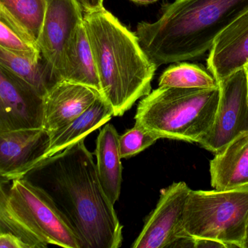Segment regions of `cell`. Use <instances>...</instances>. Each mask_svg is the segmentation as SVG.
<instances>
[{
	"label": "cell",
	"instance_id": "6da1fadb",
	"mask_svg": "<svg viewBox=\"0 0 248 248\" xmlns=\"http://www.w3.org/2000/svg\"><path fill=\"white\" fill-rule=\"evenodd\" d=\"M44 186L71 224L81 248H119L123 226L103 191L85 138L41 162Z\"/></svg>",
	"mask_w": 248,
	"mask_h": 248
},
{
	"label": "cell",
	"instance_id": "7a4b0ae2",
	"mask_svg": "<svg viewBox=\"0 0 248 248\" xmlns=\"http://www.w3.org/2000/svg\"><path fill=\"white\" fill-rule=\"evenodd\" d=\"M248 8V0H176L154 23L141 22L135 35L156 68L199 58L216 36Z\"/></svg>",
	"mask_w": 248,
	"mask_h": 248
},
{
	"label": "cell",
	"instance_id": "3957f363",
	"mask_svg": "<svg viewBox=\"0 0 248 248\" xmlns=\"http://www.w3.org/2000/svg\"><path fill=\"white\" fill-rule=\"evenodd\" d=\"M83 25L94 58L101 95L120 116L150 93L156 67L135 33L104 7L84 14Z\"/></svg>",
	"mask_w": 248,
	"mask_h": 248
},
{
	"label": "cell",
	"instance_id": "277c9868",
	"mask_svg": "<svg viewBox=\"0 0 248 248\" xmlns=\"http://www.w3.org/2000/svg\"><path fill=\"white\" fill-rule=\"evenodd\" d=\"M219 97V85L159 87L140 101L135 124L160 138L198 144L212 126Z\"/></svg>",
	"mask_w": 248,
	"mask_h": 248
},
{
	"label": "cell",
	"instance_id": "5b68a950",
	"mask_svg": "<svg viewBox=\"0 0 248 248\" xmlns=\"http://www.w3.org/2000/svg\"><path fill=\"white\" fill-rule=\"evenodd\" d=\"M248 221V183L227 190L189 191L183 222L189 237L243 248Z\"/></svg>",
	"mask_w": 248,
	"mask_h": 248
},
{
	"label": "cell",
	"instance_id": "8992f818",
	"mask_svg": "<svg viewBox=\"0 0 248 248\" xmlns=\"http://www.w3.org/2000/svg\"><path fill=\"white\" fill-rule=\"evenodd\" d=\"M8 196L13 211L44 244L81 248L71 224L42 186L24 178L15 179Z\"/></svg>",
	"mask_w": 248,
	"mask_h": 248
},
{
	"label": "cell",
	"instance_id": "52a82bcc",
	"mask_svg": "<svg viewBox=\"0 0 248 248\" xmlns=\"http://www.w3.org/2000/svg\"><path fill=\"white\" fill-rule=\"evenodd\" d=\"M246 69L218 83L220 97L212 126L198 144L217 153L239 135L248 132Z\"/></svg>",
	"mask_w": 248,
	"mask_h": 248
},
{
	"label": "cell",
	"instance_id": "ba28073f",
	"mask_svg": "<svg viewBox=\"0 0 248 248\" xmlns=\"http://www.w3.org/2000/svg\"><path fill=\"white\" fill-rule=\"evenodd\" d=\"M185 182L172 183L160 191V199L154 211L146 220L133 248L180 247L190 238L184 228V214L189 195Z\"/></svg>",
	"mask_w": 248,
	"mask_h": 248
},
{
	"label": "cell",
	"instance_id": "9c48e42d",
	"mask_svg": "<svg viewBox=\"0 0 248 248\" xmlns=\"http://www.w3.org/2000/svg\"><path fill=\"white\" fill-rule=\"evenodd\" d=\"M83 18L74 0H45V16L36 43L55 81H60L65 50Z\"/></svg>",
	"mask_w": 248,
	"mask_h": 248
},
{
	"label": "cell",
	"instance_id": "30bf717a",
	"mask_svg": "<svg viewBox=\"0 0 248 248\" xmlns=\"http://www.w3.org/2000/svg\"><path fill=\"white\" fill-rule=\"evenodd\" d=\"M48 142L42 127L0 132V179L13 181L33 171Z\"/></svg>",
	"mask_w": 248,
	"mask_h": 248
},
{
	"label": "cell",
	"instance_id": "8fae6325",
	"mask_svg": "<svg viewBox=\"0 0 248 248\" xmlns=\"http://www.w3.org/2000/svg\"><path fill=\"white\" fill-rule=\"evenodd\" d=\"M42 98L0 66V132L42 127Z\"/></svg>",
	"mask_w": 248,
	"mask_h": 248
},
{
	"label": "cell",
	"instance_id": "7c38bea8",
	"mask_svg": "<svg viewBox=\"0 0 248 248\" xmlns=\"http://www.w3.org/2000/svg\"><path fill=\"white\" fill-rule=\"evenodd\" d=\"M93 87L60 80L42 96V128L47 133L53 132L79 116L99 96Z\"/></svg>",
	"mask_w": 248,
	"mask_h": 248
},
{
	"label": "cell",
	"instance_id": "4fadbf2b",
	"mask_svg": "<svg viewBox=\"0 0 248 248\" xmlns=\"http://www.w3.org/2000/svg\"><path fill=\"white\" fill-rule=\"evenodd\" d=\"M218 83L248 66V8L214 39L207 60Z\"/></svg>",
	"mask_w": 248,
	"mask_h": 248
},
{
	"label": "cell",
	"instance_id": "5bb4252c",
	"mask_svg": "<svg viewBox=\"0 0 248 248\" xmlns=\"http://www.w3.org/2000/svg\"><path fill=\"white\" fill-rule=\"evenodd\" d=\"M113 116L111 106L103 96H99L97 100L79 116L65 126L48 133L49 142L47 147L34 170L41 162L63 151L77 141L85 138L89 134L106 125Z\"/></svg>",
	"mask_w": 248,
	"mask_h": 248
},
{
	"label": "cell",
	"instance_id": "9a60e30c",
	"mask_svg": "<svg viewBox=\"0 0 248 248\" xmlns=\"http://www.w3.org/2000/svg\"><path fill=\"white\" fill-rule=\"evenodd\" d=\"M211 183L216 190L234 189L248 183V132L239 135L215 153L210 163Z\"/></svg>",
	"mask_w": 248,
	"mask_h": 248
},
{
	"label": "cell",
	"instance_id": "2e32d148",
	"mask_svg": "<svg viewBox=\"0 0 248 248\" xmlns=\"http://www.w3.org/2000/svg\"><path fill=\"white\" fill-rule=\"evenodd\" d=\"M119 138V133L113 125H104L97 136L94 151L100 184L113 205L119 199L122 189V165Z\"/></svg>",
	"mask_w": 248,
	"mask_h": 248
},
{
	"label": "cell",
	"instance_id": "e0dca14e",
	"mask_svg": "<svg viewBox=\"0 0 248 248\" xmlns=\"http://www.w3.org/2000/svg\"><path fill=\"white\" fill-rule=\"evenodd\" d=\"M60 80L93 87L101 94L94 58L83 23L65 50Z\"/></svg>",
	"mask_w": 248,
	"mask_h": 248
},
{
	"label": "cell",
	"instance_id": "ac0fdd59",
	"mask_svg": "<svg viewBox=\"0 0 248 248\" xmlns=\"http://www.w3.org/2000/svg\"><path fill=\"white\" fill-rule=\"evenodd\" d=\"M0 66L42 98L56 82L43 60H34L0 47Z\"/></svg>",
	"mask_w": 248,
	"mask_h": 248
},
{
	"label": "cell",
	"instance_id": "d6986e66",
	"mask_svg": "<svg viewBox=\"0 0 248 248\" xmlns=\"http://www.w3.org/2000/svg\"><path fill=\"white\" fill-rule=\"evenodd\" d=\"M0 47L34 60H41L36 41L27 29L0 4Z\"/></svg>",
	"mask_w": 248,
	"mask_h": 248
},
{
	"label": "cell",
	"instance_id": "ffe728a7",
	"mask_svg": "<svg viewBox=\"0 0 248 248\" xmlns=\"http://www.w3.org/2000/svg\"><path fill=\"white\" fill-rule=\"evenodd\" d=\"M218 86L212 74L195 64H179L169 67L160 76L159 87L212 88Z\"/></svg>",
	"mask_w": 248,
	"mask_h": 248
},
{
	"label": "cell",
	"instance_id": "44dd1931",
	"mask_svg": "<svg viewBox=\"0 0 248 248\" xmlns=\"http://www.w3.org/2000/svg\"><path fill=\"white\" fill-rule=\"evenodd\" d=\"M0 4L37 41L45 16V0H0Z\"/></svg>",
	"mask_w": 248,
	"mask_h": 248
},
{
	"label": "cell",
	"instance_id": "7402d4cb",
	"mask_svg": "<svg viewBox=\"0 0 248 248\" xmlns=\"http://www.w3.org/2000/svg\"><path fill=\"white\" fill-rule=\"evenodd\" d=\"M0 179V232H11L21 237L31 248H45L36 234L23 222L10 206L8 192H6Z\"/></svg>",
	"mask_w": 248,
	"mask_h": 248
},
{
	"label": "cell",
	"instance_id": "603a6c76",
	"mask_svg": "<svg viewBox=\"0 0 248 248\" xmlns=\"http://www.w3.org/2000/svg\"><path fill=\"white\" fill-rule=\"evenodd\" d=\"M158 139H160L158 135L135 124L134 128L127 131L123 135H119L121 158L134 157L154 144Z\"/></svg>",
	"mask_w": 248,
	"mask_h": 248
},
{
	"label": "cell",
	"instance_id": "cb8c5ba5",
	"mask_svg": "<svg viewBox=\"0 0 248 248\" xmlns=\"http://www.w3.org/2000/svg\"><path fill=\"white\" fill-rule=\"evenodd\" d=\"M0 248H31L21 237L11 232H0Z\"/></svg>",
	"mask_w": 248,
	"mask_h": 248
},
{
	"label": "cell",
	"instance_id": "d4e9b609",
	"mask_svg": "<svg viewBox=\"0 0 248 248\" xmlns=\"http://www.w3.org/2000/svg\"><path fill=\"white\" fill-rule=\"evenodd\" d=\"M84 14L100 10L103 7L104 0H74Z\"/></svg>",
	"mask_w": 248,
	"mask_h": 248
},
{
	"label": "cell",
	"instance_id": "484cf974",
	"mask_svg": "<svg viewBox=\"0 0 248 248\" xmlns=\"http://www.w3.org/2000/svg\"><path fill=\"white\" fill-rule=\"evenodd\" d=\"M195 248H227L225 245L216 240L208 239H194Z\"/></svg>",
	"mask_w": 248,
	"mask_h": 248
},
{
	"label": "cell",
	"instance_id": "4316f807",
	"mask_svg": "<svg viewBox=\"0 0 248 248\" xmlns=\"http://www.w3.org/2000/svg\"><path fill=\"white\" fill-rule=\"evenodd\" d=\"M243 248H248V221L247 226H246V234H245V240Z\"/></svg>",
	"mask_w": 248,
	"mask_h": 248
},
{
	"label": "cell",
	"instance_id": "83f0119b",
	"mask_svg": "<svg viewBox=\"0 0 248 248\" xmlns=\"http://www.w3.org/2000/svg\"><path fill=\"white\" fill-rule=\"evenodd\" d=\"M131 1L139 3V4H149V3L155 2V1H158V0H131Z\"/></svg>",
	"mask_w": 248,
	"mask_h": 248
},
{
	"label": "cell",
	"instance_id": "f1b7e54d",
	"mask_svg": "<svg viewBox=\"0 0 248 248\" xmlns=\"http://www.w3.org/2000/svg\"><path fill=\"white\" fill-rule=\"evenodd\" d=\"M246 69V78H247V84H246V91H247V102L248 105V66Z\"/></svg>",
	"mask_w": 248,
	"mask_h": 248
}]
</instances>
